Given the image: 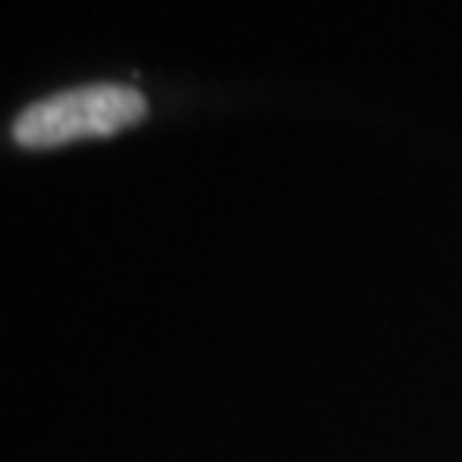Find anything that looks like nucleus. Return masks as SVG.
<instances>
[{
	"instance_id": "1",
	"label": "nucleus",
	"mask_w": 462,
	"mask_h": 462,
	"mask_svg": "<svg viewBox=\"0 0 462 462\" xmlns=\"http://www.w3.org/2000/svg\"><path fill=\"white\" fill-rule=\"evenodd\" d=\"M143 120H147V97L135 85L97 81L27 105L12 124V139L23 151H54L81 139H112Z\"/></svg>"
}]
</instances>
